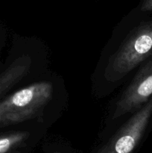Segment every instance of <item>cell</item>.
Masks as SVG:
<instances>
[{
  "instance_id": "52a82bcc",
  "label": "cell",
  "mask_w": 152,
  "mask_h": 153,
  "mask_svg": "<svg viewBox=\"0 0 152 153\" xmlns=\"http://www.w3.org/2000/svg\"><path fill=\"white\" fill-rule=\"evenodd\" d=\"M142 11H151L152 10V0H143L141 6Z\"/></svg>"
},
{
  "instance_id": "3957f363",
  "label": "cell",
  "mask_w": 152,
  "mask_h": 153,
  "mask_svg": "<svg viewBox=\"0 0 152 153\" xmlns=\"http://www.w3.org/2000/svg\"><path fill=\"white\" fill-rule=\"evenodd\" d=\"M152 115V97L97 153H132L142 137Z\"/></svg>"
},
{
  "instance_id": "5b68a950",
  "label": "cell",
  "mask_w": 152,
  "mask_h": 153,
  "mask_svg": "<svg viewBox=\"0 0 152 153\" xmlns=\"http://www.w3.org/2000/svg\"><path fill=\"white\" fill-rule=\"evenodd\" d=\"M31 59L27 55L16 58L0 74V100L29 72Z\"/></svg>"
},
{
  "instance_id": "8992f818",
  "label": "cell",
  "mask_w": 152,
  "mask_h": 153,
  "mask_svg": "<svg viewBox=\"0 0 152 153\" xmlns=\"http://www.w3.org/2000/svg\"><path fill=\"white\" fill-rule=\"evenodd\" d=\"M30 134L27 131H14L0 134V153H13L25 144Z\"/></svg>"
},
{
  "instance_id": "6da1fadb",
  "label": "cell",
  "mask_w": 152,
  "mask_h": 153,
  "mask_svg": "<svg viewBox=\"0 0 152 153\" xmlns=\"http://www.w3.org/2000/svg\"><path fill=\"white\" fill-rule=\"evenodd\" d=\"M53 93L49 82H40L13 93L0 102V128L40 117Z\"/></svg>"
},
{
  "instance_id": "277c9868",
  "label": "cell",
  "mask_w": 152,
  "mask_h": 153,
  "mask_svg": "<svg viewBox=\"0 0 152 153\" xmlns=\"http://www.w3.org/2000/svg\"><path fill=\"white\" fill-rule=\"evenodd\" d=\"M152 97V58L137 73L116 105L113 119L134 112Z\"/></svg>"
},
{
  "instance_id": "7a4b0ae2",
  "label": "cell",
  "mask_w": 152,
  "mask_h": 153,
  "mask_svg": "<svg viewBox=\"0 0 152 153\" xmlns=\"http://www.w3.org/2000/svg\"><path fill=\"white\" fill-rule=\"evenodd\" d=\"M152 57V22L134 29L110 58L105 70L107 80L116 82Z\"/></svg>"
}]
</instances>
